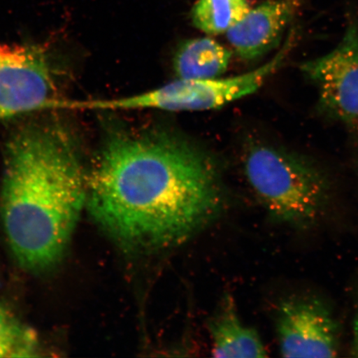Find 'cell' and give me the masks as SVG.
Listing matches in <instances>:
<instances>
[{
  "instance_id": "obj_1",
  "label": "cell",
  "mask_w": 358,
  "mask_h": 358,
  "mask_svg": "<svg viewBox=\"0 0 358 358\" xmlns=\"http://www.w3.org/2000/svg\"><path fill=\"white\" fill-rule=\"evenodd\" d=\"M221 201L213 160L164 129H112L88 178L94 220L133 252L181 243L211 220Z\"/></svg>"
},
{
  "instance_id": "obj_2",
  "label": "cell",
  "mask_w": 358,
  "mask_h": 358,
  "mask_svg": "<svg viewBox=\"0 0 358 358\" xmlns=\"http://www.w3.org/2000/svg\"><path fill=\"white\" fill-rule=\"evenodd\" d=\"M79 153L57 124L27 127L8 142L0 213L13 257L26 270L46 271L64 256L87 206Z\"/></svg>"
},
{
  "instance_id": "obj_3",
  "label": "cell",
  "mask_w": 358,
  "mask_h": 358,
  "mask_svg": "<svg viewBox=\"0 0 358 358\" xmlns=\"http://www.w3.org/2000/svg\"><path fill=\"white\" fill-rule=\"evenodd\" d=\"M245 176L277 221L308 228L323 215L329 185L310 161L287 150L255 145L245 158Z\"/></svg>"
},
{
  "instance_id": "obj_4",
  "label": "cell",
  "mask_w": 358,
  "mask_h": 358,
  "mask_svg": "<svg viewBox=\"0 0 358 358\" xmlns=\"http://www.w3.org/2000/svg\"><path fill=\"white\" fill-rule=\"evenodd\" d=\"M294 43L292 33L271 60L248 73L227 78H178L151 91L100 102L96 106L120 110L156 109L173 112L219 109L257 92L284 64Z\"/></svg>"
},
{
  "instance_id": "obj_5",
  "label": "cell",
  "mask_w": 358,
  "mask_h": 358,
  "mask_svg": "<svg viewBox=\"0 0 358 358\" xmlns=\"http://www.w3.org/2000/svg\"><path fill=\"white\" fill-rule=\"evenodd\" d=\"M315 85L326 113L348 127H358V24L352 22L341 41L326 55L301 65Z\"/></svg>"
},
{
  "instance_id": "obj_6",
  "label": "cell",
  "mask_w": 358,
  "mask_h": 358,
  "mask_svg": "<svg viewBox=\"0 0 358 358\" xmlns=\"http://www.w3.org/2000/svg\"><path fill=\"white\" fill-rule=\"evenodd\" d=\"M276 331L285 357H334L339 349L338 324L316 298L293 297L280 303Z\"/></svg>"
},
{
  "instance_id": "obj_7",
  "label": "cell",
  "mask_w": 358,
  "mask_h": 358,
  "mask_svg": "<svg viewBox=\"0 0 358 358\" xmlns=\"http://www.w3.org/2000/svg\"><path fill=\"white\" fill-rule=\"evenodd\" d=\"M55 92V78L42 52L0 44V118L39 108Z\"/></svg>"
},
{
  "instance_id": "obj_8",
  "label": "cell",
  "mask_w": 358,
  "mask_h": 358,
  "mask_svg": "<svg viewBox=\"0 0 358 358\" xmlns=\"http://www.w3.org/2000/svg\"><path fill=\"white\" fill-rule=\"evenodd\" d=\"M301 6L299 0H266L250 10L226 33L237 56L257 60L279 46Z\"/></svg>"
},
{
  "instance_id": "obj_9",
  "label": "cell",
  "mask_w": 358,
  "mask_h": 358,
  "mask_svg": "<svg viewBox=\"0 0 358 358\" xmlns=\"http://www.w3.org/2000/svg\"><path fill=\"white\" fill-rule=\"evenodd\" d=\"M215 357H266L261 337L239 319L234 299H224L220 311L209 324Z\"/></svg>"
},
{
  "instance_id": "obj_10",
  "label": "cell",
  "mask_w": 358,
  "mask_h": 358,
  "mask_svg": "<svg viewBox=\"0 0 358 358\" xmlns=\"http://www.w3.org/2000/svg\"><path fill=\"white\" fill-rule=\"evenodd\" d=\"M231 52L211 38L187 40L178 47L173 66L179 79L219 78L229 66Z\"/></svg>"
},
{
  "instance_id": "obj_11",
  "label": "cell",
  "mask_w": 358,
  "mask_h": 358,
  "mask_svg": "<svg viewBox=\"0 0 358 358\" xmlns=\"http://www.w3.org/2000/svg\"><path fill=\"white\" fill-rule=\"evenodd\" d=\"M248 0H198L191 20L196 29L208 35L226 34L250 10Z\"/></svg>"
},
{
  "instance_id": "obj_12",
  "label": "cell",
  "mask_w": 358,
  "mask_h": 358,
  "mask_svg": "<svg viewBox=\"0 0 358 358\" xmlns=\"http://www.w3.org/2000/svg\"><path fill=\"white\" fill-rule=\"evenodd\" d=\"M36 346L33 333L0 306V357H33Z\"/></svg>"
},
{
  "instance_id": "obj_13",
  "label": "cell",
  "mask_w": 358,
  "mask_h": 358,
  "mask_svg": "<svg viewBox=\"0 0 358 358\" xmlns=\"http://www.w3.org/2000/svg\"><path fill=\"white\" fill-rule=\"evenodd\" d=\"M351 352L352 357H358V306L355 317V321H353L352 342Z\"/></svg>"
}]
</instances>
